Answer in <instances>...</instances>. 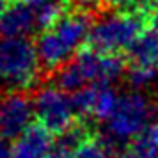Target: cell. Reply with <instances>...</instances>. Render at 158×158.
Listing matches in <instances>:
<instances>
[{"instance_id": "obj_1", "label": "cell", "mask_w": 158, "mask_h": 158, "mask_svg": "<svg viewBox=\"0 0 158 158\" xmlns=\"http://www.w3.org/2000/svg\"><path fill=\"white\" fill-rule=\"evenodd\" d=\"M93 29L91 13L71 9L66 11L52 27L44 29L37 39V53L44 69H59L78 52Z\"/></svg>"}, {"instance_id": "obj_2", "label": "cell", "mask_w": 158, "mask_h": 158, "mask_svg": "<svg viewBox=\"0 0 158 158\" xmlns=\"http://www.w3.org/2000/svg\"><path fill=\"white\" fill-rule=\"evenodd\" d=\"M37 46L27 37L0 39V82L13 91H23L34 85L39 75Z\"/></svg>"}, {"instance_id": "obj_3", "label": "cell", "mask_w": 158, "mask_h": 158, "mask_svg": "<svg viewBox=\"0 0 158 158\" xmlns=\"http://www.w3.org/2000/svg\"><path fill=\"white\" fill-rule=\"evenodd\" d=\"M146 20L140 11H117L101 18L89 32V46L105 53H117L128 50L139 34L142 32Z\"/></svg>"}, {"instance_id": "obj_4", "label": "cell", "mask_w": 158, "mask_h": 158, "mask_svg": "<svg viewBox=\"0 0 158 158\" xmlns=\"http://www.w3.org/2000/svg\"><path fill=\"white\" fill-rule=\"evenodd\" d=\"M153 114L151 101L139 91H130L119 96L115 110L107 119L108 133L117 140H128L139 135Z\"/></svg>"}, {"instance_id": "obj_5", "label": "cell", "mask_w": 158, "mask_h": 158, "mask_svg": "<svg viewBox=\"0 0 158 158\" xmlns=\"http://www.w3.org/2000/svg\"><path fill=\"white\" fill-rule=\"evenodd\" d=\"M34 112L37 123H41L52 133L62 135L75 126L77 112L73 108L71 96H68L57 85H44L34 96Z\"/></svg>"}, {"instance_id": "obj_6", "label": "cell", "mask_w": 158, "mask_h": 158, "mask_svg": "<svg viewBox=\"0 0 158 158\" xmlns=\"http://www.w3.org/2000/svg\"><path fill=\"white\" fill-rule=\"evenodd\" d=\"M50 158H114V146L85 126L75 124L55 142Z\"/></svg>"}, {"instance_id": "obj_7", "label": "cell", "mask_w": 158, "mask_h": 158, "mask_svg": "<svg viewBox=\"0 0 158 158\" xmlns=\"http://www.w3.org/2000/svg\"><path fill=\"white\" fill-rule=\"evenodd\" d=\"M71 62L78 69L84 84H110L119 78L124 69V62L117 53H105V52L84 48L78 50L71 57Z\"/></svg>"}, {"instance_id": "obj_8", "label": "cell", "mask_w": 158, "mask_h": 158, "mask_svg": "<svg viewBox=\"0 0 158 158\" xmlns=\"http://www.w3.org/2000/svg\"><path fill=\"white\" fill-rule=\"evenodd\" d=\"M34 100L23 91H11L0 98V137L16 139L32 124Z\"/></svg>"}, {"instance_id": "obj_9", "label": "cell", "mask_w": 158, "mask_h": 158, "mask_svg": "<svg viewBox=\"0 0 158 158\" xmlns=\"http://www.w3.org/2000/svg\"><path fill=\"white\" fill-rule=\"evenodd\" d=\"M11 148L15 158H50L55 140L52 139L50 130H46L41 123H36L16 137Z\"/></svg>"}, {"instance_id": "obj_10", "label": "cell", "mask_w": 158, "mask_h": 158, "mask_svg": "<svg viewBox=\"0 0 158 158\" xmlns=\"http://www.w3.org/2000/svg\"><path fill=\"white\" fill-rule=\"evenodd\" d=\"M36 27V11L22 0L9 2L0 13V37H27Z\"/></svg>"}, {"instance_id": "obj_11", "label": "cell", "mask_w": 158, "mask_h": 158, "mask_svg": "<svg viewBox=\"0 0 158 158\" xmlns=\"http://www.w3.org/2000/svg\"><path fill=\"white\" fill-rule=\"evenodd\" d=\"M128 55L131 64L149 66L158 69V27H151L142 30L133 44L128 48Z\"/></svg>"}, {"instance_id": "obj_12", "label": "cell", "mask_w": 158, "mask_h": 158, "mask_svg": "<svg viewBox=\"0 0 158 158\" xmlns=\"http://www.w3.org/2000/svg\"><path fill=\"white\" fill-rule=\"evenodd\" d=\"M117 158H158V124L146 126Z\"/></svg>"}, {"instance_id": "obj_13", "label": "cell", "mask_w": 158, "mask_h": 158, "mask_svg": "<svg viewBox=\"0 0 158 158\" xmlns=\"http://www.w3.org/2000/svg\"><path fill=\"white\" fill-rule=\"evenodd\" d=\"M98 87H100V84H89V85L71 93V103L77 115H84V117L85 115H94Z\"/></svg>"}, {"instance_id": "obj_14", "label": "cell", "mask_w": 158, "mask_h": 158, "mask_svg": "<svg viewBox=\"0 0 158 158\" xmlns=\"http://www.w3.org/2000/svg\"><path fill=\"white\" fill-rule=\"evenodd\" d=\"M117 101H119V96L114 91V87H110V84H100L93 117L101 119V121H107L108 117L112 115V112L115 110Z\"/></svg>"}, {"instance_id": "obj_15", "label": "cell", "mask_w": 158, "mask_h": 158, "mask_svg": "<svg viewBox=\"0 0 158 158\" xmlns=\"http://www.w3.org/2000/svg\"><path fill=\"white\" fill-rule=\"evenodd\" d=\"M66 13V7L60 4V2H55V0H48L44 2L43 6L36 7V22H37V29H48L53 23L57 22L60 16Z\"/></svg>"}, {"instance_id": "obj_16", "label": "cell", "mask_w": 158, "mask_h": 158, "mask_svg": "<svg viewBox=\"0 0 158 158\" xmlns=\"http://www.w3.org/2000/svg\"><path fill=\"white\" fill-rule=\"evenodd\" d=\"M158 69L156 68H149V66H140V64H131L128 69V82L133 89H142L148 87L156 78Z\"/></svg>"}, {"instance_id": "obj_17", "label": "cell", "mask_w": 158, "mask_h": 158, "mask_svg": "<svg viewBox=\"0 0 158 158\" xmlns=\"http://www.w3.org/2000/svg\"><path fill=\"white\" fill-rule=\"evenodd\" d=\"M140 13L151 27H158V0H146Z\"/></svg>"}, {"instance_id": "obj_18", "label": "cell", "mask_w": 158, "mask_h": 158, "mask_svg": "<svg viewBox=\"0 0 158 158\" xmlns=\"http://www.w3.org/2000/svg\"><path fill=\"white\" fill-rule=\"evenodd\" d=\"M71 2L75 4V9L85 11V13H93L103 6V0H71Z\"/></svg>"}, {"instance_id": "obj_19", "label": "cell", "mask_w": 158, "mask_h": 158, "mask_svg": "<svg viewBox=\"0 0 158 158\" xmlns=\"http://www.w3.org/2000/svg\"><path fill=\"white\" fill-rule=\"evenodd\" d=\"M0 158H15L13 148L7 144V139H4V137H0Z\"/></svg>"}, {"instance_id": "obj_20", "label": "cell", "mask_w": 158, "mask_h": 158, "mask_svg": "<svg viewBox=\"0 0 158 158\" xmlns=\"http://www.w3.org/2000/svg\"><path fill=\"white\" fill-rule=\"evenodd\" d=\"M130 4H133V0H103V6H108L112 9H124Z\"/></svg>"}, {"instance_id": "obj_21", "label": "cell", "mask_w": 158, "mask_h": 158, "mask_svg": "<svg viewBox=\"0 0 158 158\" xmlns=\"http://www.w3.org/2000/svg\"><path fill=\"white\" fill-rule=\"evenodd\" d=\"M22 2L29 4V6H32V7H39V6H43L44 2H48V0H22Z\"/></svg>"}]
</instances>
